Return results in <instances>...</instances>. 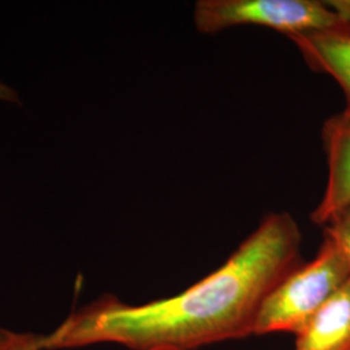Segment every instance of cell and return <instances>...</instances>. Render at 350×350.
Instances as JSON below:
<instances>
[{
  "label": "cell",
  "mask_w": 350,
  "mask_h": 350,
  "mask_svg": "<svg viewBox=\"0 0 350 350\" xmlns=\"http://www.w3.org/2000/svg\"><path fill=\"white\" fill-rule=\"evenodd\" d=\"M328 176L322 200L312 212L315 225L323 226L350 205V109L329 117L322 129Z\"/></svg>",
  "instance_id": "4"
},
{
  "label": "cell",
  "mask_w": 350,
  "mask_h": 350,
  "mask_svg": "<svg viewBox=\"0 0 350 350\" xmlns=\"http://www.w3.org/2000/svg\"><path fill=\"white\" fill-rule=\"evenodd\" d=\"M193 23L204 34L234 26H263L292 38L342 24L325 1L315 0H200Z\"/></svg>",
  "instance_id": "3"
},
{
  "label": "cell",
  "mask_w": 350,
  "mask_h": 350,
  "mask_svg": "<svg viewBox=\"0 0 350 350\" xmlns=\"http://www.w3.org/2000/svg\"><path fill=\"white\" fill-rule=\"evenodd\" d=\"M325 4L336 13L342 24L350 26V0H331Z\"/></svg>",
  "instance_id": "9"
},
{
  "label": "cell",
  "mask_w": 350,
  "mask_h": 350,
  "mask_svg": "<svg viewBox=\"0 0 350 350\" xmlns=\"http://www.w3.org/2000/svg\"><path fill=\"white\" fill-rule=\"evenodd\" d=\"M350 280V265L329 239L315 258L289 273L263 300L254 335L293 332L297 335L309 319Z\"/></svg>",
  "instance_id": "2"
},
{
  "label": "cell",
  "mask_w": 350,
  "mask_h": 350,
  "mask_svg": "<svg viewBox=\"0 0 350 350\" xmlns=\"http://www.w3.org/2000/svg\"><path fill=\"white\" fill-rule=\"evenodd\" d=\"M323 238L334 241L344 253L350 265V205L335 214L323 226Z\"/></svg>",
  "instance_id": "7"
},
{
  "label": "cell",
  "mask_w": 350,
  "mask_h": 350,
  "mask_svg": "<svg viewBox=\"0 0 350 350\" xmlns=\"http://www.w3.org/2000/svg\"><path fill=\"white\" fill-rule=\"evenodd\" d=\"M296 336V350H350V280Z\"/></svg>",
  "instance_id": "6"
},
{
  "label": "cell",
  "mask_w": 350,
  "mask_h": 350,
  "mask_svg": "<svg viewBox=\"0 0 350 350\" xmlns=\"http://www.w3.org/2000/svg\"><path fill=\"white\" fill-rule=\"evenodd\" d=\"M46 335L0 328V350H44Z\"/></svg>",
  "instance_id": "8"
},
{
  "label": "cell",
  "mask_w": 350,
  "mask_h": 350,
  "mask_svg": "<svg viewBox=\"0 0 350 350\" xmlns=\"http://www.w3.org/2000/svg\"><path fill=\"white\" fill-rule=\"evenodd\" d=\"M289 39L313 70L338 82L347 99L345 108L350 109V26L340 24Z\"/></svg>",
  "instance_id": "5"
},
{
  "label": "cell",
  "mask_w": 350,
  "mask_h": 350,
  "mask_svg": "<svg viewBox=\"0 0 350 350\" xmlns=\"http://www.w3.org/2000/svg\"><path fill=\"white\" fill-rule=\"evenodd\" d=\"M0 100L16 103V101H18V96H17V94L13 91L12 88L7 86V85H4L3 82H0Z\"/></svg>",
  "instance_id": "10"
},
{
  "label": "cell",
  "mask_w": 350,
  "mask_h": 350,
  "mask_svg": "<svg viewBox=\"0 0 350 350\" xmlns=\"http://www.w3.org/2000/svg\"><path fill=\"white\" fill-rule=\"evenodd\" d=\"M300 228L270 213L215 271L183 292L144 305L104 296L69 315L44 350L118 344L131 350H195L254 335L263 300L304 263Z\"/></svg>",
  "instance_id": "1"
}]
</instances>
